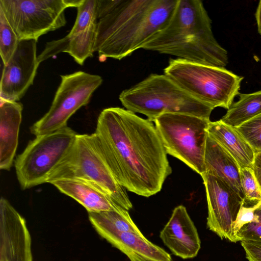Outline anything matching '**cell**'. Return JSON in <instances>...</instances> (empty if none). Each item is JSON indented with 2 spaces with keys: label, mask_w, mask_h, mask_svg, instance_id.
Instances as JSON below:
<instances>
[{
  "label": "cell",
  "mask_w": 261,
  "mask_h": 261,
  "mask_svg": "<svg viewBox=\"0 0 261 261\" xmlns=\"http://www.w3.org/2000/svg\"><path fill=\"white\" fill-rule=\"evenodd\" d=\"M248 261H261V242L241 241Z\"/></svg>",
  "instance_id": "28"
},
{
  "label": "cell",
  "mask_w": 261,
  "mask_h": 261,
  "mask_svg": "<svg viewBox=\"0 0 261 261\" xmlns=\"http://www.w3.org/2000/svg\"><path fill=\"white\" fill-rule=\"evenodd\" d=\"M255 18L257 26V30L261 35V1L259 2L255 13Z\"/></svg>",
  "instance_id": "30"
},
{
  "label": "cell",
  "mask_w": 261,
  "mask_h": 261,
  "mask_svg": "<svg viewBox=\"0 0 261 261\" xmlns=\"http://www.w3.org/2000/svg\"><path fill=\"white\" fill-rule=\"evenodd\" d=\"M164 72L192 96L214 109H228L239 93L243 79L224 67L178 58L170 59Z\"/></svg>",
  "instance_id": "6"
},
{
  "label": "cell",
  "mask_w": 261,
  "mask_h": 261,
  "mask_svg": "<svg viewBox=\"0 0 261 261\" xmlns=\"http://www.w3.org/2000/svg\"><path fill=\"white\" fill-rule=\"evenodd\" d=\"M130 261H173L171 255L142 234L103 231L98 233Z\"/></svg>",
  "instance_id": "17"
},
{
  "label": "cell",
  "mask_w": 261,
  "mask_h": 261,
  "mask_svg": "<svg viewBox=\"0 0 261 261\" xmlns=\"http://www.w3.org/2000/svg\"><path fill=\"white\" fill-rule=\"evenodd\" d=\"M254 150L261 151V114L235 127Z\"/></svg>",
  "instance_id": "25"
},
{
  "label": "cell",
  "mask_w": 261,
  "mask_h": 261,
  "mask_svg": "<svg viewBox=\"0 0 261 261\" xmlns=\"http://www.w3.org/2000/svg\"><path fill=\"white\" fill-rule=\"evenodd\" d=\"M178 0H97L94 52L100 61L143 48L169 22Z\"/></svg>",
  "instance_id": "2"
},
{
  "label": "cell",
  "mask_w": 261,
  "mask_h": 261,
  "mask_svg": "<svg viewBox=\"0 0 261 261\" xmlns=\"http://www.w3.org/2000/svg\"><path fill=\"white\" fill-rule=\"evenodd\" d=\"M24 218L5 198L0 200V261H33Z\"/></svg>",
  "instance_id": "13"
},
{
  "label": "cell",
  "mask_w": 261,
  "mask_h": 261,
  "mask_svg": "<svg viewBox=\"0 0 261 261\" xmlns=\"http://www.w3.org/2000/svg\"><path fill=\"white\" fill-rule=\"evenodd\" d=\"M253 170L261 188V151L255 153Z\"/></svg>",
  "instance_id": "29"
},
{
  "label": "cell",
  "mask_w": 261,
  "mask_h": 261,
  "mask_svg": "<svg viewBox=\"0 0 261 261\" xmlns=\"http://www.w3.org/2000/svg\"><path fill=\"white\" fill-rule=\"evenodd\" d=\"M207 132L210 137L234 159L240 169H253L255 153L235 127L223 123L220 120L211 121Z\"/></svg>",
  "instance_id": "20"
},
{
  "label": "cell",
  "mask_w": 261,
  "mask_h": 261,
  "mask_svg": "<svg viewBox=\"0 0 261 261\" xmlns=\"http://www.w3.org/2000/svg\"><path fill=\"white\" fill-rule=\"evenodd\" d=\"M142 49L219 67L228 63V53L215 39L212 20L200 0H178L168 24Z\"/></svg>",
  "instance_id": "3"
},
{
  "label": "cell",
  "mask_w": 261,
  "mask_h": 261,
  "mask_svg": "<svg viewBox=\"0 0 261 261\" xmlns=\"http://www.w3.org/2000/svg\"><path fill=\"white\" fill-rule=\"evenodd\" d=\"M208 208L207 228L221 239L237 242L234 226L244 199L223 180L211 174L202 177Z\"/></svg>",
  "instance_id": "11"
},
{
  "label": "cell",
  "mask_w": 261,
  "mask_h": 261,
  "mask_svg": "<svg viewBox=\"0 0 261 261\" xmlns=\"http://www.w3.org/2000/svg\"><path fill=\"white\" fill-rule=\"evenodd\" d=\"M82 0H0V10L19 40H35L66 24L65 10Z\"/></svg>",
  "instance_id": "9"
},
{
  "label": "cell",
  "mask_w": 261,
  "mask_h": 261,
  "mask_svg": "<svg viewBox=\"0 0 261 261\" xmlns=\"http://www.w3.org/2000/svg\"><path fill=\"white\" fill-rule=\"evenodd\" d=\"M19 41L4 13L0 10V54L4 65L11 59Z\"/></svg>",
  "instance_id": "23"
},
{
  "label": "cell",
  "mask_w": 261,
  "mask_h": 261,
  "mask_svg": "<svg viewBox=\"0 0 261 261\" xmlns=\"http://www.w3.org/2000/svg\"><path fill=\"white\" fill-rule=\"evenodd\" d=\"M89 220L97 233L103 231L131 232L142 235L131 218L128 211L88 212Z\"/></svg>",
  "instance_id": "22"
},
{
  "label": "cell",
  "mask_w": 261,
  "mask_h": 261,
  "mask_svg": "<svg viewBox=\"0 0 261 261\" xmlns=\"http://www.w3.org/2000/svg\"><path fill=\"white\" fill-rule=\"evenodd\" d=\"M64 178L90 181L124 209L133 208L126 189L114 175L94 133L77 135L72 148L51 173L47 182Z\"/></svg>",
  "instance_id": "5"
},
{
  "label": "cell",
  "mask_w": 261,
  "mask_h": 261,
  "mask_svg": "<svg viewBox=\"0 0 261 261\" xmlns=\"http://www.w3.org/2000/svg\"><path fill=\"white\" fill-rule=\"evenodd\" d=\"M210 121L194 115L170 113L161 115L153 122L167 154L184 162L202 177Z\"/></svg>",
  "instance_id": "7"
},
{
  "label": "cell",
  "mask_w": 261,
  "mask_h": 261,
  "mask_svg": "<svg viewBox=\"0 0 261 261\" xmlns=\"http://www.w3.org/2000/svg\"><path fill=\"white\" fill-rule=\"evenodd\" d=\"M260 204L261 201L254 203L244 201L234 223V231L235 235L244 225L257 220L255 211Z\"/></svg>",
  "instance_id": "27"
},
{
  "label": "cell",
  "mask_w": 261,
  "mask_h": 261,
  "mask_svg": "<svg viewBox=\"0 0 261 261\" xmlns=\"http://www.w3.org/2000/svg\"><path fill=\"white\" fill-rule=\"evenodd\" d=\"M205 174L215 176L226 182L243 198L240 168L234 159L208 135L204 155Z\"/></svg>",
  "instance_id": "19"
},
{
  "label": "cell",
  "mask_w": 261,
  "mask_h": 261,
  "mask_svg": "<svg viewBox=\"0 0 261 261\" xmlns=\"http://www.w3.org/2000/svg\"><path fill=\"white\" fill-rule=\"evenodd\" d=\"M97 23L93 24L75 21L71 31L65 37L46 44L38 56L39 63L58 54L64 52L70 55L79 64L93 56Z\"/></svg>",
  "instance_id": "15"
},
{
  "label": "cell",
  "mask_w": 261,
  "mask_h": 261,
  "mask_svg": "<svg viewBox=\"0 0 261 261\" xmlns=\"http://www.w3.org/2000/svg\"><path fill=\"white\" fill-rule=\"evenodd\" d=\"M35 40H20L8 63L4 65L0 84L1 101H17L33 84L39 62Z\"/></svg>",
  "instance_id": "12"
},
{
  "label": "cell",
  "mask_w": 261,
  "mask_h": 261,
  "mask_svg": "<svg viewBox=\"0 0 261 261\" xmlns=\"http://www.w3.org/2000/svg\"><path fill=\"white\" fill-rule=\"evenodd\" d=\"M94 133L120 185L145 197L161 190L172 168L152 122L111 107L99 114Z\"/></svg>",
  "instance_id": "1"
},
{
  "label": "cell",
  "mask_w": 261,
  "mask_h": 261,
  "mask_svg": "<svg viewBox=\"0 0 261 261\" xmlns=\"http://www.w3.org/2000/svg\"><path fill=\"white\" fill-rule=\"evenodd\" d=\"M240 181L244 201L254 203L261 201V188L253 169H241Z\"/></svg>",
  "instance_id": "24"
},
{
  "label": "cell",
  "mask_w": 261,
  "mask_h": 261,
  "mask_svg": "<svg viewBox=\"0 0 261 261\" xmlns=\"http://www.w3.org/2000/svg\"><path fill=\"white\" fill-rule=\"evenodd\" d=\"M23 107L17 101H1L0 169L12 166L18 143Z\"/></svg>",
  "instance_id": "18"
},
{
  "label": "cell",
  "mask_w": 261,
  "mask_h": 261,
  "mask_svg": "<svg viewBox=\"0 0 261 261\" xmlns=\"http://www.w3.org/2000/svg\"><path fill=\"white\" fill-rule=\"evenodd\" d=\"M77 135L66 126L30 141L14 162L21 188L27 190L47 182L51 173L72 148Z\"/></svg>",
  "instance_id": "8"
},
{
  "label": "cell",
  "mask_w": 261,
  "mask_h": 261,
  "mask_svg": "<svg viewBox=\"0 0 261 261\" xmlns=\"http://www.w3.org/2000/svg\"><path fill=\"white\" fill-rule=\"evenodd\" d=\"M257 220L244 225L237 232L236 237L238 241L261 242V204L255 211Z\"/></svg>",
  "instance_id": "26"
},
{
  "label": "cell",
  "mask_w": 261,
  "mask_h": 261,
  "mask_svg": "<svg viewBox=\"0 0 261 261\" xmlns=\"http://www.w3.org/2000/svg\"><path fill=\"white\" fill-rule=\"evenodd\" d=\"M239 100L233 102L220 120L237 127L261 114V90L251 93H240Z\"/></svg>",
  "instance_id": "21"
},
{
  "label": "cell",
  "mask_w": 261,
  "mask_h": 261,
  "mask_svg": "<svg viewBox=\"0 0 261 261\" xmlns=\"http://www.w3.org/2000/svg\"><path fill=\"white\" fill-rule=\"evenodd\" d=\"M119 98L127 110L151 122L162 115L179 113L210 119L214 109L198 100L166 75L151 74L123 90Z\"/></svg>",
  "instance_id": "4"
},
{
  "label": "cell",
  "mask_w": 261,
  "mask_h": 261,
  "mask_svg": "<svg viewBox=\"0 0 261 261\" xmlns=\"http://www.w3.org/2000/svg\"><path fill=\"white\" fill-rule=\"evenodd\" d=\"M61 81L48 112L30 127L35 136L65 127L71 116L87 105L93 92L102 83L98 75L79 71L61 75Z\"/></svg>",
  "instance_id": "10"
},
{
  "label": "cell",
  "mask_w": 261,
  "mask_h": 261,
  "mask_svg": "<svg viewBox=\"0 0 261 261\" xmlns=\"http://www.w3.org/2000/svg\"><path fill=\"white\" fill-rule=\"evenodd\" d=\"M49 183L61 193L76 200L88 212L124 209L99 187L87 180L77 178H64L55 179Z\"/></svg>",
  "instance_id": "16"
},
{
  "label": "cell",
  "mask_w": 261,
  "mask_h": 261,
  "mask_svg": "<svg viewBox=\"0 0 261 261\" xmlns=\"http://www.w3.org/2000/svg\"><path fill=\"white\" fill-rule=\"evenodd\" d=\"M160 237L173 254L182 259L196 257L201 248L197 229L182 205L174 208Z\"/></svg>",
  "instance_id": "14"
}]
</instances>
